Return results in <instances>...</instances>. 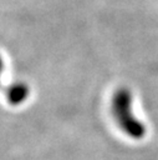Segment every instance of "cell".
Masks as SVG:
<instances>
[{
  "label": "cell",
  "instance_id": "cell-2",
  "mask_svg": "<svg viewBox=\"0 0 158 160\" xmlns=\"http://www.w3.org/2000/svg\"><path fill=\"white\" fill-rule=\"evenodd\" d=\"M29 95V89L25 84H14L6 90L7 101L12 105L22 102Z\"/></svg>",
  "mask_w": 158,
  "mask_h": 160
},
{
  "label": "cell",
  "instance_id": "cell-1",
  "mask_svg": "<svg viewBox=\"0 0 158 160\" xmlns=\"http://www.w3.org/2000/svg\"><path fill=\"white\" fill-rule=\"evenodd\" d=\"M112 110L117 124L133 139H141L146 134V126L134 116L132 111V94L128 89L121 88L113 96Z\"/></svg>",
  "mask_w": 158,
  "mask_h": 160
}]
</instances>
